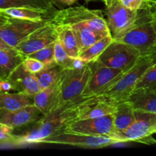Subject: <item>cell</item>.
<instances>
[{"instance_id": "obj_1", "label": "cell", "mask_w": 156, "mask_h": 156, "mask_svg": "<svg viewBox=\"0 0 156 156\" xmlns=\"http://www.w3.org/2000/svg\"><path fill=\"white\" fill-rule=\"evenodd\" d=\"M73 120V102H72L44 115L24 133L14 135L12 142L20 145L41 143L45 139L62 132L66 125Z\"/></svg>"}, {"instance_id": "obj_2", "label": "cell", "mask_w": 156, "mask_h": 156, "mask_svg": "<svg viewBox=\"0 0 156 156\" xmlns=\"http://www.w3.org/2000/svg\"><path fill=\"white\" fill-rule=\"evenodd\" d=\"M50 20L57 26L82 24L105 35L111 34L103 12L98 9H90L84 5L69 6L56 10L52 14Z\"/></svg>"}, {"instance_id": "obj_3", "label": "cell", "mask_w": 156, "mask_h": 156, "mask_svg": "<svg viewBox=\"0 0 156 156\" xmlns=\"http://www.w3.org/2000/svg\"><path fill=\"white\" fill-rule=\"evenodd\" d=\"M156 63V52L142 54L133 66L125 72L118 81L102 93L114 102L126 99L129 93L135 88L142 76L152 66Z\"/></svg>"}, {"instance_id": "obj_4", "label": "cell", "mask_w": 156, "mask_h": 156, "mask_svg": "<svg viewBox=\"0 0 156 156\" xmlns=\"http://www.w3.org/2000/svg\"><path fill=\"white\" fill-rule=\"evenodd\" d=\"M152 9L153 7L140 10V17L136 24L124 35L114 40L132 46L141 54L156 52V30L152 22Z\"/></svg>"}, {"instance_id": "obj_5", "label": "cell", "mask_w": 156, "mask_h": 156, "mask_svg": "<svg viewBox=\"0 0 156 156\" xmlns=\"http://www.w3.org/2000/svg\"><path fill=\"white\" fill-rule=\"evenodd\" d=\"M91 64L80 69H66L58 81L57 109L82 96L91 76Z\"/></svg>"}, {"instance_id": "obj_6", "label": "cell", "mask_w": 156, "mask_h": 156, "mask_svg": "<svg viewBox=\"0 0 156 156\" xmlns=\"http://www.w3.org/2000/svg\"><path fill=\"white\" fill-rule=\"evenodd\" d=\"M107 23L114 39H118L136 24L140 11L125 7L119 0H114L105 9Z\"/></svg>"}, {"instance_id": "obj_7", "label": "cell", "mask_w": 156, "mask_h": 156, "mask_svg": "<svg viewBox=\"0 0 156 156\" xmlns=\"http://www.w3.org/2000/svg\"><path fill=\"white\" fill-rule=\"evenodd\" d=\"M141 55L132 46L114 39L97 60L108 67L126 72L133 66Z\"/></svg>"}, {"instance_id": "obj_8", "label": "cell", "mask_w": 156, "mask_h": 156, "mask_svg": "<svg viewBox=\"0 0 156 156\" xmlns=\"http://www.w3.org/2000/svg\"><path fill=\"white\" fill-rule=\"evenodd\" d=\"M136 120L127 129L119 133L117 138L121 143L140 142L151 144L156 143L152 136L156 133V114L136 110Z\"/></svg>"}, {"instance_id": "obj_9", "label": "cell", "mask_w": 156, "mask_h": 156, "mask_svg": "<svg viewBox=\"0 0 156 156\" xmlns=\"http://www.w3.org/2000/svg\"><path fill=\"white\" fill-rule=\"evenodd\" d=\"M114 111L115 102L106 96H82L73 103V120L103 117L114 114Z\"/></svg>"}, {"instance_id": "obj_10", "label": "cell", "mask_w": 156, "mask_h": 156, "mask_svg": "<svg viewBox=\"0 0 156 156\" xmlns=\"http://www.w3.org/2000/svg\"><path fill=\"white\" fill-rule=\"evenodd\" d=\"M91 76L88 84L82 93V96L101 94L121 78L124 71L111 68L95 59L90 62Z\"/></svg>"}, {"instance_id": "obj_11", "label": "cell", "mask_w": 156, "mask_h": 156, "mask_svg": "<svg viewBox=\"0 0 156 156\" xmlns=\"http://www.w3.org/2000/svg\"><path fill=\"white\" fill-rule=\"evenodd\" d=\"M121 143L117 139L108 136H91L60 132L45 139L41 143L72 146L84 149H101Z\"/></svg>"}, {"instance_id": "obj_12", "label": "cell", "mask_w": 156, "mask_h": 156, "mask_svg": "<svg viewBox=\"0 0 156 156\" xmlns=\"http://www.w3.org/2000/svg\"><path fill=\"white\" fill-rule=\"evenodd\" d=\"M62 132L91 136H108L114 138V115L77 120L66 125ZM115 139V138H114Z\"/></svg>"}, {"instance_id": "obj_13", "label": "cell", "mask_w": 156, "mask_h": 156, "mask_svg": "<svg viewBox=\"0 0 156 156\" xmlns=\"http://www.w3.org/2000/svg\"><path fill=\"white\" fill-rule=\"evenodd\" d=\"M48 21H29L10 18L8 21L0 23V37L10 47L15 48L29 34Z\"/></svg>"}, {"instance_id": "obj_14", "label": "cell", "mask_w": 156, "mask_h": 156, "mask_svg": "<svg viewBox=\"0 0 156 156\" xmlns=\"http://www.w3.org/2000/svg\"><path fill=\"white\" fill-rule=\"evenodd\" d=\"M57 39V26L49 19L44 25L32 32L18 44L15 49L25 57L43 47L56 42Z\"/></svg>"}, {"instance_id": "obj_15", "label": "cell", "mask_w": 156, "mask_h": 156, "mask_svg": "<svg viewBox=\"0 0 156 156\" xmlns=\"http://www.w3.org/2000/svg\"><path fill=\"white\" fill-rule=\"evenodd\" d=\"M44 114L34 105H28L15 111L0 110V122L14 129L27 126L39 120Z\"/></svg>"}, {"instance_id": "obj_16", "label": "cell", "mask_w": 156, "mask_h": 156, "mask_svg": "<svg viewBox=\"0 0 156 156\" xmlns=\"http://www.w3.org/2000/svg\"><path fill=\"white\" fill-rule=\"evenodd\" d=\"M8 80L14 86L15 91L23 93L32 98L42 90L35 75L27 71L22 63L11 73Z\"/></svg>"}, {"instance_id": "obj_17", "label": "cell", "mask_w": 156, "mask_h": 156, "mask_svg": "<svg viewBox=\"0 0 156 156\" xmlns=\"http://www.w3.org/2000/svg\"><path fill=\"white\" fill-rule=\"evenodd\" d=\"M135 108L127 99H122L115 102V111L113 114L114 138L117 139V135L119 133L127 129L135 121Z\"/></svg>"}, {"instance_id": "obj_18", "label": "cell", "mask_w": 156, "mask_h": 156, "mask_svg": "<svg viewBox=\"0 0 156 156\" xmlns=\"http://www.w3.org/2000/svg\"><path fill=\"white\" fill-rule=\"evenodd\" d=\"M126 99L135 110L156 114V89L148 87L135 88Z\"/></svg>"}, {"instance_id": "obj_19", "label": "cell", "mask_w": 156, "mask_h": 156, "mask_svg": "<svg viewBox=\"0 0 156 156\" xmlns=\"http://www.w3.org/2000/svg\"><path fill=\"white\" fill-rule=\"evenodd\" d=\"M33 100L34 105L44 115L57 109L58 82L45 89L41 90L34 96Z\"/></svg>"}, {"instance_id": "obj_20", "label": "cell", "mask_w": 156, "mask_h": 156, "mask_svg": "<svg viewBox=\"0 0 156 156\" xmlns=\"http://www.w3.org/2000/svg\"><path fill=\"white\" fill-rule=\"evenodd\" d=\"M9 8H28L45 15L56 11L52 0H0V9Z\"/></svg>"}, {"instance_id": "obj_21", "label": "cell", "mask_w": 156, "mask_h": 156, "mask_svg": "<svg viewBox=\"0 0 156 156\" xmlns=\"http://www.w3.org/2000/svg\"><path fill=\"white\" fill-rule=\"evenodd\" d=\"M74 30L76 40L78 43L79 54L85 51L86 49L91 47L97 41L108 35L100 33L98 31L93 30L88 26L82 25V24H76V25L70 26Z\"/></svg>"}, {"instance_id": "obj_22", "label": "cell", "mask_w": 156, "mask_h": 156, "mask_svg": "<svg viewBox=\"0 0 156 156\" xmlns=\"http://www.w3.org/2000/svg\"><path fill=\"white\" fill-rule=\"evenodd\" d=\"M24 56L14 50L0 49V79H8L17 66L22 63Z\"/></svg>"}, {"instance_id": "obj_23", "label": "cell", "mask_w": 156, "mask_h": 156, "mask_svg": "<svg viewBox=\"0 0 156 156\" xmlns=\"http://www.w3.org/2000/svg\"><path fill=\"white\" fill-rule=\"evenodd\" d=\"M34 105L33 98L23 93L0 91V110L15 111L25 106Z\"/></svg>"}, {"instance_id": "obj_24", "label": "cell", "mask_w": 156, "mask_h": 156, "mask_svg": "<svg viewBox=\"0 0 156 156\" xmlns=\"http://www.w3.org/2000/svg\"><path fill=\"white\" fill-rule=\"evenodd\" d=\"M57 30L58 40L69 56L78 57L79 56V47L73 29L70 26H57Z\"/></svg>"}, {"instance_id": "obj_25", "label": "cell", "mask_w": 156, "mask_h": 156, "mask_svg": "<svg viewBox=\"0 0 156 156\" xmlns=\"http://www.w3.org/2000/svg\"><path fill=\"white\" fill-rule=\"evenodd\" d=\"M62 70L63 69L62 67L56 64L45 67L41 72L34 74L41 89H45L56 84L62 74Z\"/></svg>"}, {"instance_id": "obj_26", "label": "cell", "mask_w": 156, "mask_h": 156, "mask_svg": "<svg viewBox=\"0 0 156 156\" xmlns=\"http://www.w3.org/2000/svg\"><path fill=\"white\" fill-rule=\"evenodd\" d=\"M5 15L12 18L16 19L29 20V21H42L45 19L44 14L40 11L28 8H9L6 9H2Z\"/></svg>"}, {"instance_id": "obj_27", "label": "cell", "mask_w": 156, "mask_h": 156, "mask_svg": "<svg viewBox=\"0 0 156 156\" xmlns=\"http://www.w3.org/2000/svg\"><path fill=\"white\" fill-rule=\"evenodd\" d=\"M113 41H114V37L112 35H108L86 49L85 51L80 53L79 56L88 62L95 60L103 53L104 50L111 44Z\"/></svg>"}, {"instance_id": "obj_28", "label": "cell", "mask_w": 156, "mask_h": 156, "mask_svg": "<svg viewBox=\"0 0 156 156\" xmlns=\"http://www.w3.org/2000/svg\"><path fill=\"white\" fill-rule=\"evenodd\" d=\"M54 46L55 42L43 47L41 50L30 54L28 56L34 58L42 62L45 65V67L56 65V63L55 62L54 57Z\"/></svg>"}, {"instance_id": "obj_29", "label": "cell", "mask_w": 156, "mask_h": 156, "mask_svg": "<svg viewBox=\"0 0 156 156\" xmlns=\"http://www.w3.org/2000/svg\"><path fill=\"white\" fill-rule=\"evenodd\" d=\"M55 62L58 66L62 67L63 69L71 68L73 57L68 55L65 49L63 48L59 40H56L54 46Z\"/></svg>"}, {"instance_id": "obj_30", "label": "cell", "mask_w": 156, "mask_h": 156, "mask_svg": "<svg viewBox=\"0 0 156 156\" xmlns=\"http://www.w3.org/2000/svg\"><path fill=\"white\" fill-rule=\"evenodd\" d=\"M148 87L156 89V63L150 67L142 76L135 88Z\"/></svg>"}, {"instance_id": "obj_31", "label": "cell", "mask_w": 156, "mask_h": 156, "mask_svg": "<svg viewBox=\"0 0 156 156\" xmlns=\"http://www.w3.org/2000/svg\"><path fill=\"white\" fill-rule=\"evenodd\" d=\"M125 7L133 11H140L155 6L152 0H119Z\"/></svg>"}, {"instance_id": "obj_32", "label": "cell", "mask_w": 156, "mask_h": 156, "mask_svg": "<svg viewBox=\"0 0 156 156\" xmlns=\"http://www.w3.org/2000/svg\"><path fill=\"white\" fill-rule=\"evenodd\" d=\"M22 64L27 71L33 74H36L45 68V65L42 62L28 56L24 58Z\"/></svg>"}, {"instance_id": "obj_33", "label": "cell", "mask_w": 156, "mask_h": 156, "mask_svg": "<svg viewBox=\"0 0 156 156\" xmlns=\"http://www.w3.org/2000/svg\"><path fill=\"white\" fill-rule=\"evenodd\" d=\"M14 128L0 122V140L1 141H12L14 139Z\"/></svg>"}, {"instance_id": "obj_34", "label": "cell", "mask_w": 156, "mask_h": 156, "mask_svg": "<svg viewBox=\"0 0 156 156\" xmlns=\"http://www.w3.org/2000/svg\"><path fill=\"white\" fill-rule=\"evenodd\" d=\"M79 0H52L53 3L54 4V5L59 6V7L63 9L64 7H69L72 6L73 4H75L76 2H77ZM87 2H88L91 1V0H85Z\"/></svg>"}, {"instance_id": "obj_35", "label": "cell", "mask_w": 156, "mask_h": 156, "mask_svg": "<svg viewBox=\"0 0 156 156\" xmlns=\"http://www.w3.org/2000/svg\"><path fill=\"white\" fill-rule=\"evenodd\" d=\"M12 91H15V88L12 84L8 79H0V91L10 92Z\"/></svg>"}, {"instance_id": "obj_36", "label": "cell", "mask_w": 156, "mask_h": 156, "mask_svg": "<svg viewBox=\"0 0 156 156\" xmlns=\"http://www.w3.org/2000/svg\"><path fill=\"white\" fill-rule=\"evenodd\" d=\"M0 49H3V50H14L15 48L8 45V44L0 37Z\"/></svg>"}, {"instance_id": "obj_37", "label": "cell", "mask_w": 156, "mask_h": 156, "mask_svg": "<svg viewBox=\"0 0 156 156\" xmlns=\"http://www.w3.org/2000/svg\"><path fill=\"white\" fill-rule=\"evenodd\" d=\"M9 18H9V17H8L6 15H5L4 12H2V9H0V22L1 23L5 22V21H8Z\"/></svg>"}, {"instance_id": "obj_38", "label": "cell", "mask_w": 156, "mask_h": 156, "mask_svg": "<svg viewBox=\"0 0 156 156\" xmlns=\"http://www.w3.org/2000/svg\"><path fill=\"white\" fill-rule=\"evenodd\" d=\"M152 22H153L154 26L156 30V5H155L152 9Z\"/></svg>"}, {"instance_id": "obj_39", "label": "cell", "mask_w": 156, "mask_h": 156, "mask_svg": "<svg viewBox=\"0 0 156 156\" xmlns=\"http://www.w3.org/2000/svg\"><path fill=\"white\" fill-rule=\"evenodd\" d=\"M114 1V0H105V1H104V3H105V6H107V5H109Z\"/></svg>"}, {"instance_id": "obj_40", "label": "cell", "mask_w": 156, "mask_h": 156, "mask_svg": "<svg viewBox=\"0 0 156 156\" xmlns=\"http://www.w3.org/2000/svg\"><path fill=\"white\" fill-rule=\"evenodd\" d=\"M91 1H98V2H104L105 0H91Z\"/></svg>"}, {"instance_id": "obj_41", "label": "cell", "mask_w": 156, "mask_h": 156, "mask_svg": "<svg viewBox=\"0 0 156 156\" xmlns=\"http://www.w3.org/2000/svg\"><path fill=\"white\" fill-rule=\"evenodd\" d=\"M152 2H153V4L155 5V0H152Z\"/></svg>"}, {"instance_id": "obj_42", "label": "cell", "mask_w": 156, "mask_h": 156, "mask_svg": "<svg viewBox=\"0 0 156 156\" xmlns=\"http://www.w3.org/2000/svg\"><path fill=\"white\" fill-rule=\"evenodd\" d=\"M155 5H156V0H155Z\"/></svg>"}, {"instance_id": "obj_43", "label": "cell", "mask_w": 156, "mask_h": 156, "mask_svg": "<svg viewBox=\"0 0 156 156\" xmlns=\"http://www.w3.org/2000/svg\"><path fill=\"white\" fill-rule=\"evenodd\" d=\"M155 50H156V44H155Z\"/></svg>"}]
</instances>
